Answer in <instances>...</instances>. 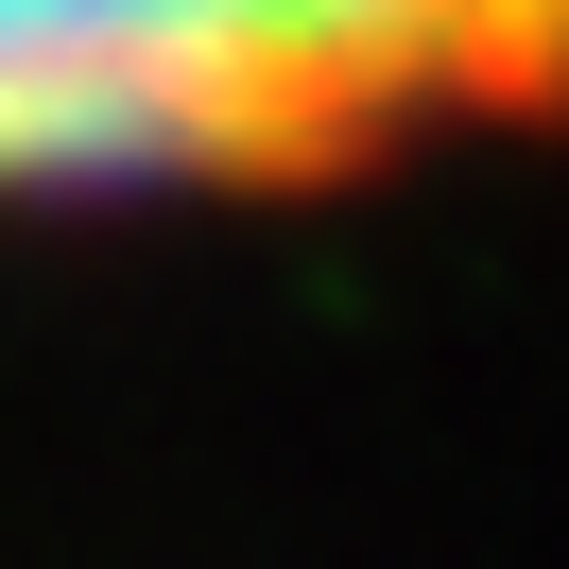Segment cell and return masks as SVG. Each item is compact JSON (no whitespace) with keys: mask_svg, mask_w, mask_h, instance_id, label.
Listing matches in <instances>:
<instances>
[{"mask_svg":"<svg viewBox=\"0 0 569 569\" xmlns=\"http://www.w3.org/2000/svg\"><path fill=\"white\" fill-rule=\"evenodd\" d=\"M569 173V0H0V224H277Z\"/></svg>","mask_w":569,"mask_h":569,"instance_id":"6da1fadb","label":"cell"}]
</instances>
